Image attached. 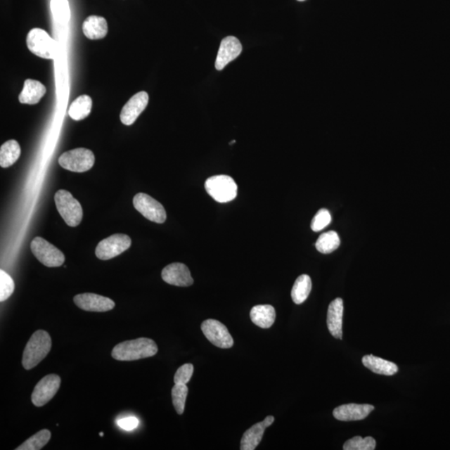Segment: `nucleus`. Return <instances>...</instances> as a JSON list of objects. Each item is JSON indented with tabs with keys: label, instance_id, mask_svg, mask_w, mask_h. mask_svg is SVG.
<instances>
[{
	"label": "nucleus",
	"instance_id": "28",
	"mask_svg": "<svg viewBox=\"0 0 450 450\" xmlns=\"http://www.w3.org/2000/svg\"><path fill=\"white\" fill-rule=\"evenodd\" d=\"M51 12L60 24H67L70 20V8L68 0H51Z\"/></svg>",
	"mask_w": 450,
	"mask_h": 450
},
{
	"label": "nucleus",
	"instance_id": "14",
	"mask_svg": "<svg viewBox=\"0 0 450 450\" xmlns=\"http://www.w3.org/2000/svg\"><path fill=\"white\" fill-rule=\"evenodd\" d=\"M242 52V44L233 36H228L220 44L217 58H216L215 68L217 70H222L229 63L235 60Z\"/></svg>",
	"mask_w": 450,
	"mask_h": 450
},
{
	"label": "nucleus",
	"instance_id": "9",
	"mask_svg": "<svg viewBox=\"0 0 450 450\" xmlns=\"http://www.w3.org/2000/svg\"><path fill=\"white\" fill-rule=\"evenodd\" d=\"M131 246V238L124 233H116L105 238L96 247V255L101 260L116 257Z\"/></svg>",
	"mask_w": 450,
	"mask_h": 450
},
{
	"label": "nucleus",
	"instance_id": "26",
	"mask_svg": "<svg viewBox=\"0 0 450 450\" xmlns=\"http://www.w3.org/2000/svg\"><path fill=\"white\" fill-rule=\"evenodd\" d=\"M340 245V238L335 231H328L319 237L315 247L321 254H330Z\"/></svg>",
	"mask_w": 450,
	"mask_h": 450
},
{
	"label": "nucleus",
	"instance_id": "20",
	"mask_svg": "<svg viewBox=\"0 0 450 450\" xmlns=\"http://www.w3.org/2000/svg\"><path fill=\"white\" fill-rule=\"evenodd\" d=\"M83 32L89 39H101L108 34V22L105 18L89 16L83 22Z\"/></svg>",
	"mask_w": 450,
	"mask_h": 450
},
{
	"label": "nucleus",
	"instance_id": "3",
	"mask_svg": "<svg viewBox=\"0 0 450 450\" xmlns=\"http://www.w3.org/2000/svg\"><path fill=\"white\" fill-rule=\"evenodd\" d=\"M55 201L58 213L65 223L76 227L82 221L83 209L80 202L69 191L60 190L56 192Z\"/></svg>",
	"mask_w": 450,
	"mask_h": 450
},
{
	"label": "nucleus",
	"instance_id": "22",
	"mask_svg": "<svg viewBox=\"0 0 450 450\" xmlns=\"http://www.w3.org/2000/svg\"><path fill=\"white\" fill-rule=\"evenodd\" d=\"M362 362L368 370L378 375L391 376L395 375L399 371L398 366L394 363L376 357L373 354L366 355Z\"/></svg>",
	"mask_w": 450,
	"mask_h": 450
},
{
	"label": "nucleus",
	"instance_id": "19",
	"mask_svg": "<svg viewBox=\"0 0 450 450\" xmlns=\"http://www.w3.org/2000/svg\"><path fill=\"white\" fill-rule=\"evenodd\" d=\"M46 93V88L39 81L26 79L24 88L19 96V101L25 105H36Z\"/></svg>",
	"mask_w": 450,
	"mask_h": 450
},
{
	"label": "nucleus",
	"instance_id": "10",
	"mask_svg": "<svg viewBox=\"0 0 450 450\" xmlns=\"http://www.w3.org/2000/svg\"><path fill=\"white\" fill-rule=\"evenodd\" d=\"M202 332L216 347L229 349L233 347V340L226 326L216 319H207L202 323Z\"/></svg>",
	"mask_w": 450,
	"mask_h": 450
},
{
	"label": "nucleus",
	"instance_id": "27",
	"mask_svg": "<svg viewBox=\"0 0 450 450\" xmlns=\"http://www.w3.org/2000/svg\"><path fill=\"white\" fill-rule=\"evenodd\" d=\"M51 433L48 430H42L38 432L27 439L24 444L18 447L17 450H39L43 449L45 445L51 440Z\"/></svg>",
	"mask_w": 450,
	"mask_h": 450
},
{
	"label": "nucleus",
	"instance_id": "30",
	"mask_svg": "<svg viewBox=\"0 0 450 450\" xmlns=\"http://www.w3.org/2000/svg\"><path fill=\"white\" fill-rule=\"evenodd\" d=\"M376 442L372 437L362 438L356 436L346 441L344 444L345 450H373L375 449Z\"/></svg>",
	"mask_w": 450,
	"mask_h": 450
},
{
	"label": "nucleus",
	"instance_id": "21",
	"mask_svg": "<svg viewBox=\"0 0 450 450\" xmlns=\"http://www.w3.org/2000/svg\"><path fill=\"white\" fill-rule=\"evenodd\" d=\"M276 309L272 305H256L250 311V319L255 326L262 328H269L276 321Z\"/></svg>",
	"mask_w": 450,
	"mask_h": 450
},
{
	"label": "nucleus",
	"instance_id": "36",
	"mask_svg": "<svg viewBox=\"0 0 450 450\" xmlns=\"http://www.w3.org/2000/svg\"><path fill=\"white\" fill-rule=\"evenodd\" d=\"M103 433H101V436H103Z\"/></svg>",
	"mask_w": 450,
	"mask_h": 450
},
{
	"label": "nucleus",
	"instance_id": "16",
	"mask_svg": "<svg viewBox=\"0 0 450 450\" xmlns=\"http://www.w3.org/2000/svg\"><path fill=\"white\" fill-rule=\"evenodd\" d=\"M375 409L371 404H349L341 405L335 409L333 415L338 420L356 421L362 420Z\"/></svg>",
	"mask_w": 450,
	"mask_h": 450
},
{
	"label": "nucleus",
	"instance_id": "18",
	"mask_svg": "<svg viewBox=\"0 0 450 450\" xmlns=\"http://www.w3.org/2000/svg\"><path fill=\"white\" fill-rule=\"evenodd\" d=\"M343 300L337 298L333 300L328 309L327 326L331 335L339 340L343 338Z\"/></svg>",
	"mask_w": 450,
	"mask_h": 450
},
{
	"label": "nucleus",
	"instance_id": "33",
	"mask_svg": "<svg viewBox=\"0 0 450 450\" xmlns=\"http://www.w3.org/2000/svg\"><path fill=\"white\" fill-rule=\"evenodd\" d=\"M193 373L192 364H184L175 373L174 381L175 385H187L190 382Z\"/></svg>",
	"mask_w": 450,
	"mask_h": 450
},
{
	"label": "nucleus",
	"instance_id": "31",
	"mask_svg": "<svg viewBox=\"0 0 450 450\" xmlns=\"http://www.w3.org/2000/svg\"><path fill=\"white\" fill-rule=\"evenodd\" d=\"M15 282L11 276L3 269L0 270V301L4 302L10 298L15 291Z\"/></svg>",
	"mask_w": 450,
	"mask_h": 450
},
{
	"label": "nucleus",
	"instance_id": "25",
	"mask_svg": "<svg viewBox=\"0 0 450 450\" xmlns=\"http://www.w3.org/2000/svg\"><path fill=\"white\" fill-rule=\"evenodd\" d=\"M92 98L86 94L81 96L71 103L69 115L72 120L79 121L86 119L92 110Z\"/></svg>",
	"mask_w": 450,
	"mask_h": 450
},
{
	"label": "nucleus",
	"instance_id": "11",
	"mask_svg": "<svg viewBox=\"0 0 450 450\" xmlns=\"http://www.w3.org/2000/svg\"><path fill=\"white\" fill-rule=\"evenodd\" d=\"M61 385L60 377L49 375L43 378L33 391L31 399L36 407H42L55 397Z\"/></svg>",
	"mask_w": 450,
	"mask_h": 450
},
{
	"label": "nucleus",
	"instance_id": "5",
	"mask_svg": "<svg viewBox=\"0 0 450 450\" xmlns=\"http://www.w3.org/2000/svg\"><path fill=\"white\" fill-rule=\"evenodd\" d=\"M27 46L34 55L46 60H53L57 55V43L46 31L35 28L27 35Z\"/></svg>",
	"mask_w": 450,
	"mask_h": 450
},
{
	"label": "nucleus",
	"instance_id": "12",
	"mask_svg": "<svg viewBox=\"0 0 450 450\" xmlns=\"http://www.w3.org/2000/svg\"><path fill=\"white\" fill-rule=\"evenodd\" d=\"M75 304L81 309L90 312H107L115 307V303L107 297L84 292L76 295Z\"/></svg>",
	"mask_w": 450,
	"mask_h": 450
},
{
	"label": "nucleus",
	"instance_id": "8",
	"mask_svg": "<svg viewBox=\"0 0 450 450\" xmlns=\"http://www.w3.org/2000/svg\"><path fill=\"white\" fill-rule=\"evenodd\" d=\"M133 205L143 217L152 222L163 224L167 218L164 206L145 193H137L134 198Z\"/></svg>",
	"mask_w": 450,
	"mask_h": 450
},
{
	"label": "nucleus",
	"instance_id": "13",
	"mask_svg": "<svg viewBox=\"0 0 450 450\" xmlns=\"http://www.w3.org/2000/svg\"><path fill=\"white\" fill-rule=\"evenodd\" d=\"M148 94L146 91L139 92L125 103L120 112V120L124 125H132L146 109Z\"/></svg>",
	"mask_w": 450,
	"mask_h": 450
},
{
	"label": "nucleus",
	"instance_id": "32",
	"mask_svg": "<svg viewBox=\"0 0 450 450\" xmlns=\"http://www.w3.org/2000/svg\"><path fill=\"white\" fill-rule=\"evenodd\" d=\"M332 221L330 211L326 209L319 210L315 214L311 222V229L314 232H319L326 229Z\"/></svg>",
	"mask_w": 450,
	"mask_h": 450
},
{
	"label": "nucleus",
	"instance_id": "2",
	"mask_svg": "<svg viewBox=\"0 0 450 450\" xmlns=\"http://www.w3.org/2000/svg\"><path fill=\"white\" fill-rule=\"evenodd\" d=\"M52 340L49 333L37 330L31 336L22 354V367L27 371L37 366L51 352Z\"/></svg>",
	"mask_w": 450,
	"mask_h": 450
},
{
	"label": "nucleus",
	"instance_id": "17",
	"mask_svg": "<svg viewBox=\"0 0 450 450\" xmlns=\"http://www.w3.org/2000/svg\"><path fill=\"white\" fill-rule=\"evenodd\" d=\"M274 421V417L269 416L262 422L255 424L245 432L240 442L241 450H254L263 439L265 430L271 426Z\"/></svg>",
	"mask_w": 450,
	"mask_h": 450
},
{
	"label": "nucleus",
	"instance_id": "1",
	"mask_svg": "<svg viewBox=\"0 0 450 450\" xmlns=\"http://www.w3.org/2000/svg\"><path fill=\"white\" fill-rule=\"evenodd\" d=\"M158 353L155 342L147 338L127 340L117 345L112 350V357L119 361H134L154 356Z\"/></svg>",
	"mask_w": 450,
	"mask_h": 450
},
{
	"label": "nucleus",
	"instance_id": "34",
	"mask_svg": "<svg viewBox=\"0 0 450 450\" xmlns=\"http://www.w3.org/2000/svg\"><path fill=\"white\" fill-rule=\"evenodd\" d=\"M139 425V420L136 418L129 417L122 418L118 421V425L125 430H132Z\"/></svg>",
	"mask_w": 450,
	"mask_h": 450
},
{
	"label": "nucleus",
	"instance_id": "7",
	"mask_svg": "<svg viewBox=\"0 0 450 450\" xmlns=\"http://www.w3.org/2000/svg\"><path fill=\"white\" fill-rule=\"evenodd\" d=\"M30 247L35 257L45 266L60 267L65 263V255L55 245L41 237L34 238L31 242Z\"/></svg>",
	"mask_w": 450,
	"mask_h": 450
},
{
	"label": "nucleus",
	"instance_id": "29",
	"mask_svg": "<svg viewBox=\"0 0 450 450\" xmlns=\"http://www.w3.org/2000/svg\"><path fill=\"white\" fill-rule=\"evenodd\" d=\"M188 390L186 385H175L172 389L173 404L179 415H182L186 408Z\"/></svg>",
	"mask_w": 450,
	"mask_h": 450
},
{
	"label": "nucleus",
	"instance_id": "23",
	"mask_svg": "<svg viewBox=\"0 0 450 450\" xmlns=\"http://www.w3.org/2000/svg\"><path fill=\"white\" fill-rule=\"evenodd\" d=\"M20 155V146L15 139L4 143L0 148V165L2 168L11 167L19 160Z\"/></svg>",
	"mask_w": 450,
	"mask_h": 450
},
{
	"label": "nucleus",
	"instance_id": "4",
	"mask_svg": "<svg viewBox=\"0 0 450 450\" xmlns=\"http://www.w3.org/2000/svg\"><path fill=\"white\" fill-rule=\"evenodd\" d=\"M205 190L215 201L228 202L236 199L238 186L228 175H215L206 180Z\"/></svg>",
	"mask_w": 450,
	"mask_h": 450
},
{
	"label": "nucleus",
	"instance_id": "24",
	"mask_svg": "<svg viewBox=\"0 0 450 450\" xmlns=\"http://www.w3.org/2000/svg\"><path fill=\"white\" fill-rule=\"evenodd\" d=\"M312 290L311 278L307 274H302L297 278L294 286L291 291L292 301L296 304H301L304 302Z\"/></svg>",
	"mask_w": 450,
	"mask_h": 450
},
{
	"label": "nucleus",
	"instance_id": "6",
	"mask_svg": "<svg viewBox=\"0 0 450 450\" xmlns=\"http://www.w3.org/2000/svg\"><path fill=\"white\" fill-rule=\"evenodd\" d=\"M94 161L96 157L91 150L79 148L64 153L58 159V164L72 172L83 173L93 167Z\"/></svg>",
	"mask_w": 450,
	"mask_h": 450
},
{
	"label": "nucleus",
	"instance_id": "35",
	"mask_svg": "<svg viewBox=\"0 0 450 450\" xmlns=\"http://www.w3.org/2000/svg\"><path fill=\"white\" fill-rule=\"evenodd\" d=\"M298 1L303 2L305 1V0H298Z\"/></svg>",
	"mask_w": 450,
	"mask_h": 450
},
{
	"label": "nucleus",
	"instance_id": "15",
	"mask_svg": "<svg viewBox=\"0 0 450 450\" xmlns=\"http://www.w3.org/2000/svg\"><path fill=\"white\" fill-rule=\"evenodd\" d=\"M162 278L169 285L179 287H188L193 283L190 269L181 263L167 265L162 271Z\"/></svg>",
	"mask_w": 450,
	"mask_h": 450
}]
</instances>
